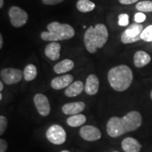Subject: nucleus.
<instances>
[{"label":"nucleus","mask_w":152,"mask_h":152,"mask_svg":"<svg viewBox=\"0 0 152 152\" xmlns=\"http://www.w3.org/2000/svg\"><path fill=\"white\" fill-rule=\"evenodd\" d=\"M142 123V117L140 112L130 111L122 118L111 117L106 123V132L111 137H118L137 130Z\"/></svg>","instance_id":"1"},{"label":"nucleus","mask_w":152,"mask_h":152,"mask_svg":"<svg viewBox=\"0 0 152 152\" xmlns=\"http://www.w3.org/2000/svg\"><path fill=\"white\" fill-rule=\"evenodd\" d=\"M109 39V32L104 24L98 23L90 26L84 35V44L87 52L94 54L97 49H102Z\"/></svg>","instance_id":"2"},{"label":"nucleus","mask_w":152,"mask_h":152,"mask_svg":"<svg viewBox=\"0 0 152 152\" xmlns=\"http://www.w3.org/2000/svg\"><path fill=\"white\" fill-rule=\"evenodd\" d=\"M110 85L117 92H124L130 87L133 80L132 70L126 65L114 66L108 73Z\"/></svg>","instance_id":"3"},{"label":"nucleus","mask_w":152,"mask_h":152,"mask_svg":"<svg viewBox=\"0 0 152 152\" xmlns=\"http://www.w3.org/2000/svg\"><path fill=\"white\" fill-rule=\"evenodd\" d=\"M47 31L41 33L40 37L44 41L57 42L68 39L75 35V30L70 25L54 21L47 26Z\"/></svg>","instance_id":"4"},{"label":"nucleus","mask_w":152,"mask_h":152,"mask_svg":"<svg viewBox=\"0 0 152 152\" xmlns=\"http://www.w3.org/2000/svg\"><path fill=\"white\" fill-rule=\"evenodd\" d=\"M143 26L138 23H132L121 34V40L123 44H131L141 40Z\"/></svg>","instance_id":"5"},{"label":"nucleus","mask_w":152,"mask_h":152,"mask_svg":"<svg viewBox=\"0 0 152 152\" xmlns=\"http://www.w3.org/2000/svg\"><path fill=\"white\" fill-rule=\"evenodd\" d=\"M46 137L49 142L55 144L61 145L66 140V132L63 127L59 125L54 124L51 125L47 129L46 132Z\"/></svg>","instance_id":"6"},{"label":"nucleus","mask_w":152,"mask_h":152,"mask_svg":"<svg viewBox=\"0 0 152 152\" xmlns=\"http://www.w3.org/2000/svg\"><path fill=\"white\" fill-rule=\"evenodd\" d=\"M9 16L11 25L14 28H20L26 24L28 15L26 11L16 6H13L9 10Z\"/></svg>","instance_id":"7"},{"label":"nucleus","mask_w":152,"mask_h":152,"mask_svg":"<svg viewBox=\"0 0 152 152\" xmlns=\"http://www.w3.org/2000/svg\"><path fill=\"white\" fill-rule=\"evenodd\" d=\"M23 76V72L21 70L16 69V68H6L0 72L1 81L8 85L16 84L21 81Z\"/></svg>","instance_id":"8"},{"label":"nucleus","mask_w":152,"mask_h":152,"mask_svg":"<svg viewBox=\"0 0 152 152\" xmlns=\"http://www.w3.org/2000/svg\"><path fill=\"white\" fill-rule=\"evenodd\" d=\"M33 102L38 113L42 116H47L51 111L50 104L48 98L43 94H37L33 98Z\"/></svg>","instance_id":"9"},{"label":"nucleus","mask_w":152,"mask_h":152,"mask_svg":"<svg viewBox=\"0 0 152 152\" xmlns=\"http://www.w3.org/2000/svg\"><path fill=\"white\" fill-rule=\"evenodd\" d=\"M80 135L83 140L89 142L99 140L102 137V132L99 129L93 125H84L80 130Z\"/></svg>","instance_id":"10"},{"label":"nucleus","mask_w":152,"mask_h":152,"mask_svg":"<svg viewBox=\"0 0 152 152\" xmlns=\"http://www.w3.org/2000/svg\"><path fill=\"white\" fill-rule=\"evenodd\" d=\"M73 75H70V74H66V75L54 77L51 82V86L54 90H62V89L69 86L73 83Z\"/></svg>","instance_id":"11"},{"label":"nucleus","mask_w":152,"mask_h":152,"mask_svg":"<svg viewBox=\"0 0 152 152\" xmlns=\"http://www.w3.org/2000/svg\"><path fill=\"white\" fill-rule=\"evenodd\" d=\"M85 104L83 102H71L64 104L62 107L63 113L66 115H76L84 111Z\"/></svg>","instance_id":"12"},{"label":"nucleus","mask_w":152,"mask_h":152,"mask_svg":"<svg viewBox=\"0 0 152 152\" xmlns=\"http://www.w3.org/2000/svg\"><path fill=\"white\" fill-rule=\"evenodd\" d=\"M99 88V81L97 76L90 74L87 77L85 85V91L87 94L94 95L98 92Z\"/></svg>","instance_id":"13"},{"label":"nucleus","mask_w":152,"mask_h":152,"mask_svg":"<svg viewBox=\"0 0 152 152\" xmlns=\"http://www.w3.org/2000/svg\"><path fill=\"white\" fill-rule=\"evenodd\" d=\"M121 147L125 152H140L142 145L136 139L130 137L125 138L121 142Z\"/></svg>","instance_id":"14"},{"label":"nucleus","mask_w":152,"mask_h":152,"mask_svg":"<svg viewBox=\"0 0 152 152\" xmlns=\"http://www.w3.org/2000/svg\"><path fill=\"white\" fill-rule=\"evenodd\" d=\"M61 45L56 42H52L47 45L45 49V54L49 59L56 61L60 58Z\"/></svg>","instance_id":"15"},{"label":"nucleus","mask_w":152,"mask_h":152,"mask_svg":"<svg viewBox=\"0 0 152 152\" xmlns=\"http://www.w3.org/2000/svg\"><path fill=\"white\" fill-rule=\"evenodd\" d=\"M85 90V85L82 81L77 80L72 83L66 89L64 94L68 97H75L80 94Z\"/></svg>","instance_id":"16"},{"label":"nucleus","mask_w":152,"mask_h":152,"mask_svg":"<svg viewBox=\"0 0 152 152\" xmlns=\"http://www.w3.org/2000/svg\"><path fill=\"white\" fill-rule=\"evenodd\" d=\"M134 65L137 68H142L147 66L151 61L150 55L144 51H137L134 55Z\"/></svg>","instance_id":"17"},{"label":"nucleus","mask_w":152,"mask_h":152,"mask_svg":"<svg viewBox=\"0 0 152 152\" xmlns=\"http://www.w3.org/2000/svg\"><path fill=\"white\" fill-rule=\"evenodd\" d=\"M74 68V62L71 59H64L57 63L54 66V71L57 74H62L71 71Z\"/></svg>","instance_id":"18"},{"label":"nucleus","mask_w":152,"mask_h":152,"mask_svg":"<svg viewBox=\"0 0 152 152\" xmlns=\"http://www.w3.org/2000/svg\"><path fill=\"white\" fill-rule=\"evenodd\" d=\"M87 121V118L84 114H76V115H71L66 120V123L69 126L76 128V127L81 126L82 125L85 124Z\"/></svg>","instance_id":"19"},{"label":"nucleus","mask_w":152,"mask_h":152,"mask_svg":"<svg viewBox=\"0 0 152 152\" xmlns=\"http://www.w3.org/2000/svg\"><path fill=\"white\" fill-rule=\"evenodd\" d=\"M95 4L90 0H78L76 4L77 10L82 13L90 12L95 9Z\"/></svg>","instance_id":"20"},{"label":"nucleus","mask_w":152,"mask_h":152,"mask_svg":"<svg viewBox=\"0 0 152 152\" xmlns=\"http://www.w3.org/2000/svg\"><path fill=\"white\" fill-rule=\"evenodd\" d=\"M37 68L33 64H28L25 67L23 71L24 79L26 81L29 82L33 80L37 77Z\"/></svg>","instance_id":"21"},{"label":"nucleus","mask_w":152,"mask_h":152,"mask_svg":"<svg viewBox=\"0 0 152 152\" xmlns=\"http://www.w3.org/2000/svg\"><path fill=\"white\" fill-rule=\"evenodd\" d=\"M136 9L140 12H152V1H142L136 4Z\"/></svg>","instance_id":"22"},{"label":"nucleus","mask_w":152,"mask_h":152,"mask_svg":"<svg viewBox=\"0 0 152 152\" xmlns=\"http://www.w3.org/2000/svg\"><path fill=\"white\" fill-rule=\"evenodd\" d=\"M141 39L147 42H152V25L148 26L143 30L141 33Z\"/></svg>","instance_id":"23"},{"label":"nucleus","mask_w":152,"mask_h":152,"mask_svg":"<svg viewBox=\"0 0 152 152\" xmlns=\"http://www.w3.org/2000/svg\"><path fill=\"white\" fill-rule=\"evenodd\" d=\"M120 26H128L129 24V16L127 14H121L118 16V22Z\"/></svg>","instance_id":"24"},{"label":"nucleus","mask_w":152,"mask_h":152,"mask_svg":"<svg viewBox=\"0 0 152 152\" xmlns=\"http://www.w3.org/2000/svg\"><path fill=\"white\" fill-rule=\"evenodd\" d=\"M7 125H8V121L7 118L4 115L0 116V134L2 135L7 130Z\"/></svg>","instance_id":"25"},{"label":"nucleus","mask_w":152,"mask_h":152,"mask_svg":"<svg viewBox=\"0 0 152 152\" xmlns=\"http://www.w3.org/2000/svg\"><path fill=\"white\" fill-rule=\"evenodd\" d=\"M146 15L143 12H138L134 15V21L138 23L144 22L146 20Z\"/></svg>","instance_id":"26"},{"label":"nucleus","mask_w":152,"mask_h":152,"mask_svg":"<svg viewBox=\"0 0 152 152\" xmlns=\"http://www.w3.org/2000/svg\"><path fill=\"white\" fill-rule=\"evenodd\" d=\"M64 1V0H42V3L45 5H56Z\"/></svg>","instance_id":"27"},{"label":"nucleus","mask_w":152,"mask_h":152,"mask_svg":"<svg viewBox=\"0 0 152 152\" xmlns=\"http://www.w3.org/2000/svg\"><path fill=\"white\" fill-rule=\"evenodd\" d=\"M8 149V144L7 141L3 139L0 140V152H6Z\"/></svg>","instance_id":"28"},{"label":"nucleus","mask_w":152,"mask_h":152,"mask_svg":"<svg viewBox=\"0 0 152 152\" xmlns=\"http://www.w3.org/2000/svg\"><path fill=\"white\" fill-rule=\"evenodd\" d=\"M119 2L123 5H129L137 2L139 0H118Z\"/></svg>","instance_id":"29"},{"label":"nucleus","mask_w":152,"mask_h":152,"mask_svg":"<svg viewBox=\"0 0 152 152\" xmlns=\"http://www.w3.org/2000/svg\"><path fill=\"white\" fill-rule=\"evenodd\" d=\"M3 47V37L1 34H0V49H2Z\"/></svg>","instance_id":"30"},{"label":"nucleus","mask_w":152,"mask_h":152,"mask_svg":"<svg viewBox=\"0 0 152 152\" xmlns=\"http://www.w3.org/2000/svg\"><path fill=\"white\" fill-rule=\"evenodd\" d=\"M3 89H4V85H3V82L2 81H1L0 82V91H2L3 90Z\"/></svg>","instance_id":"31"},{"label":"nucleus","mask_w":152,"mask_h":152,"mask_svg":"<svg viewBox=\"0 0 152 152\" xmlns=\"http://www.w3.org/2000/svg\"><path fill=\"white\" fill-rule=\"evenodd\" d=\"M4 6V0H0V9H2Z\"/></svg>","instance_id":"32"},{"label":"nucleus","mask_w":152,"mask_h":152,"mask_svg":"<svg viewBox=\"0 0 152 152\" xmlns=\"http://www.w3.org/2000/svg\"><path fill=\"white\" fill-rule=\"evenodd\" d=\"M0 100H2V94L1 93H0Z\"/></svg>","instance_id":"33"},{"label":"nucleus","mask_w":152,"mask_h":152,"mask_svg":"<svg viewBox=\"0 0 152 152\" xmlns=\"http://www.w3.org/2000/svg\"><path fill=\"white\" fill-rule=\"evenodd\" d=\"M61 152H71V151H68V150H64V151H61Z\"/></svg>","instance_id":"34"},{"label":"nucleus","mask_w":152,"mask_h":152,"mask_svg":"<svg viewBox=\"0 0 152 152\" xmlns=\"http://www.w3.org/2000/svg\"><path fill=\"white\" fill-rule=\"evenodd\" d=\"M150 96H151V100H152V90H151V93H150Z\"/></svg>","instance_id":"35"},{"label":"nucleus","mask_w":152,"mask_h":152,"mask_svg":"<svg viewBox=\"0 0 152 152\" xmlns=\"http://www.w3.org/2000/svg\"><path fill=\"white\" fill-rule=\"evenodd\" d=\"M112 152H119L118 151H112Z\"/></svg>","instance_id":"36"}]
</instances>
